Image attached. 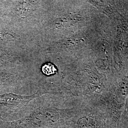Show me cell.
<instances>
[{"label": "cell", "instance_id": "cell-3", "mask_svg": "<svg viewBox=\"0 0 128 128\" xmlns=\"http://www.w3.org/2000/svg\"><path fill=\"white\" fill-rule=\"evenodd\" d=\"M78 128H108L104 104H85L78 107L76 117Z\"/></svg>", "mask_w": 128, "mask_h": 128}, {"label": "cell", "instance_id": "cell-10", "mask_svg": "<svg viewBox=\"0 0 128 128\" xmlns=\"http://www.w3.org/2000/svg\"><path fill=\"white\" fill-rule=\"evenodd\" d=\"M67 128H78V127H77V125H76V124H75Z\"/></svg>", "mask_w": 128, "mask_h": 128}, {"label": "cell", "instance_id": "cell-5", "mask_svg": "<svg viewBox=\"0 0 128 128\" xmlns=\"http://www.w3.org/2000/svg\"><path fill=\"white\" fill-rule=\"evenodd\" d=\"M90 3L94 5L101 12L105 14L110 18L118 20L121 17L118 10L115 8L114 2L105 0H92L89 1Z\"/></svg>", "mask_w": 128, "mask_h": 128}, {"label": "cell", "instance_id": "cell-4", "mask_svg": "<svg viewBox=\"0 0 128 128\" xmlns=\"http://www.w3.org/2000/svg\"><path fill=\"white\" fill-rule=\"evenodd\" d=\"M46 93L38 91L28 96L12 93L0 94V119L4 120V118L22 112L31 101Z\"/></svg>", "mask_w": 128, "mask_h": 128}, {"label": "cell", "instance_id": "cell-9", "mask_svg": "<svg viewBox=\"0 0 128 128\" xmlns=\"http://www.w3.org/2000/svg\"><path fill=\"white\" fill-rule=\"evenodd\" d=\"M42 71L44 74L50 76L56 73L57 70L53 64L46 63L42 66Z\"/></svg>", "mask_w": 128, "mask_h": 128}, {"label": "cell", "instance_id": "cell-1", "mask_svg": "<svg viewBox=\"0 0 128 128\" xmlns=\"http://www.w3.org/2000/svg\"><path fill=\"white\" fill-rule=\"evenodd\" d=\"M78 107L60 109L53 106L34 107L16 120L0 119V128H67L76 124Z\"/></svg>", "mask_w": 128, "mask_h": 128}, {"label": "cell", "instance_id": "cell-6", "mask_svg": "<svg viewBox=\"0 0 128 128\" xmlns=\"http://www.w3.org/2000/svg\"><path fill=\"white\" fill-rule=\"evenodd\" d=\"M98 52V59L101 63V66L105 68L109 65L110 62V47L108 44L106 42L102 43Z\"/></svg>", "mask_w": 128, "mask_h": 128}, {"label": "cell", "instance_id": "cell-2", "mask_svg": "<svg viewBox=\"0 0 128 128\" xmlns=\"http://www.w3.org/2000/svg\"><path fill=\"white\" fill-rule=\"evenodd\" d=\"M128 97V75L116 82L105 100L106 121L108 128H119Z\"/></svg>", "mask_w": 128, "mask_h": 128}, {"label": "cell", "instance_id": "cell-8", "mask_svg": "<svg viewBox=\"0 0 128 128\" xmlns=\"http://www.w3.org/2000/svg\"><path fill=\"white\" fill-rule=\"evenodd\" d=\"M119 128H128V97L126 100L124 113L120 119Z\"/></svg>", "mask_w": 128, "mask_h": 128}, {"label": "cell", "instance_id": "cell-7", "mask_svg": "<svg viewBox=\"0 0 128 128\" xmlns=\"http://www.w3.org/2000/svg\"><path fill=\"white\" fill-rule=\"evenodd\" d=\"M15 84L14 76L12 74L0 72V88L13 86Z\"/></svg>", "mask_w": 128, "mask_h": 128}]
</instances>
